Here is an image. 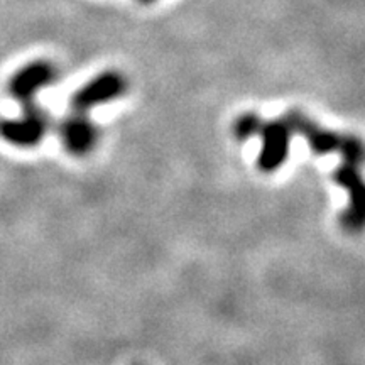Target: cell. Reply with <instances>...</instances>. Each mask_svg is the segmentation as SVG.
<instances>
[{"label":"cell","mask_w":365,"mask_h":365,"mask_svg":"<svg viewBox=\"0 0 365 365\" xmlns=\"http://www.w3.org/2000/svg\"><path fill=\"white\" fill-rule=\"evenodd\" d=\"M59 73L49 59H34L19 68L9 80V95L19 103L21 113L0 118V139L17 149H34L51 127L48 112L38 103V93L56 83Z\"/></svg>","instance_id":"1"},{"label":"cell","mask_w":365,"mask_h":365,"mask_svg":"<svg viewBox=\"0 0 365 365\" xmlns=\"http://www.w3.org/2000/svg\"><path fill=\"white\" fill-rule=\"evenodd\" d=\"M127 88L129 81L124 73L105 70L73 93L65 117L58 125L59 140L70 156L86 158L93 153L98 144L100 130L91 120V112L102 105L122 98Z\"/></svg>","instance_id":"2"},{"label":"cell","mask_w":365,"mask_h":365,"mask_svg":"<svg viewBox=\"0 0 365 365\" xmlns=\"http://www.w3.org/2000/svg\"><path fill=\"white\" fill-rule=\"evenodd\" d=\"M284 118L291 130L307 140L314 156H331L339 154L341 159L364 163V144L357 135L344 134L318 124L314 118L301 112L299 108H289Z\"/></svg>","instance_id":"3"},{"label":"cell","mask_w":365,"mask_h":365,"mask_svg":"<svg viewBox=\"0 0 365 365\" xmlns=\"http://www.w3.org/2000/svg\"><path fill=\"white\" fill-rule=\"evenodd\" d=\"M360 168H362V163L341 159L340 166L333 173V181L341 186L349 196V205L340 217V225L349 234H359L364 227L365 186Z\"/></svg>","instance_id":"4"},{"label":"cell","mask_w":365,"mask_h":365,"mask_svg":"<svg viewBox=\"0 0 365 365\" xmlns=\"http://www.w3.org/2000/svg\"><path fill=\"white\" fill-rule=\"evenodd\" d=\"M257 137H261L262 144L257 154V168L264 175H272L284 166L289 158L291 148V130L284 115L272 120H262L261 130Z\"/></svg>","instance_id":"5"},{"label":"cell","mask_w":365,"mask_h":365,"mask_svg":"<svg viewBox=\"0 0 365 365\" xmlns=\"http://www.w3.org/2000/svg\"><path fill=\"white\" fill-rule=\"evenodd\" d=\"M262 120L264 118L255 112L240 113L234 122V134L237 137V140L245 143V140H250L254 139V137H257L259 130H261Z\"/></svg>","instance_id":"6"},{"label":"cell","mask_w":365,"mask_h":365,"mask_svg":"<svg viewBox=\"0 0 365 365\" xmlns=\"http://www.w3.org/2000/svg\"><path fill=\"white\" fill-rule=\"evenodd\" d=\"M137 2L144 4V6H149V4H154V2H156V0H137Z\"/></svg>","instance_id":"7"}]
</instances>
